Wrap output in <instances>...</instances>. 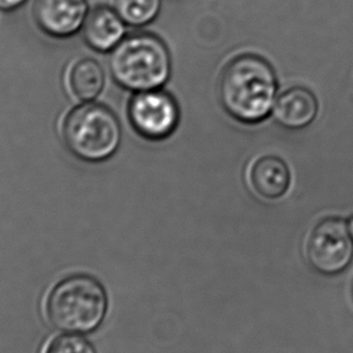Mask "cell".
Returning <instances> with one entry per match:
<instances>
[{
	"instance_id": "5b68a950",
	"label": "cell",
	"mask_w": 353,
	"mask_h": 353,
	"mask_svg": "<svg viewBox=\"0 0 353 353\" xmlns=\"http://www.w3.org/2000/svg\"><path fill=\"white\" fill-rule=\"evenodd\" d=\"M133 130L148 141L171 137L181 121V109L176 99L162 88L134 92L128 108Z\"/></svg>"
},
{
	"instance_id": "6da1fadb",
	"label": "cell",
	"mask_w": 353,
	"mask_h": 353,
	"mask_svg": "<svg viewBox=\"0 0 353 353\" xmlns=\"http://www.w3.org/2000/svg\"><path fill=\"white\" fill-rule=\"evenodd\" d=\"M279 83L275 69L258 54L236 56L219 78L218 94L231 118L247 125L264 121L275 107Z\"/></svg>"
},
{
	"instance_id": "ba28073f",
	"label": "cell",
	"mask_w": 353,
	"mask_h": 353,
	"mask_svg": "<svg viewBox=\"0 0 353 353\" xmlns=\"http://www.w3.org/2000/svg\"><path fill=\"white\" fill-rule=\"evenodd\" d=\"M81 30L83 40L91 49L110 52L126 37V23L114 8L96 6L88 12Z\"/></svg>"
},
{
	"instance_id": "277c9868",
	"label": "cell",
	"mask_w": 353,
	"mask_h": 353,
	"mask_svg": "<svg viewBox=\"0 0 353 353\" xmlns=\"http://www.w3.org/2000/svg\"><path fill=\"white\" fill-rule=\"evenodd\" d=\"M121 125L105 105L86 102L72 109L62 123V138L74 157L86 162H102L118 152Z\"/></svg>"
},
{
	"instance_id": "3957f363",
	"label": "cell",
	"mask_w": 353,
	"mask_h": 353,
	"mask_svg": "<svg viewBox=\"0 0 353 353\" xmlns=\"http://www.w3.org/2000/svg\"><path fill=\"white\" fill-rule=\"evenodd\" d=\"M103 285L88 275H70L51 290L45 311L50 323L63 333L88 334L103 323L108 312Z\"/></svg>"
},
{
	"instance_id": "52a82bcc",
	"label": "cell",
	"mask_w": 353,
	"mask_h": 353,
	"mask_svg": "<svg viewBox=\"0 0 353 353\" xmlns=\"http://www.w3.org/2000/svg\"><path fill=\"white\" fill-rule=\"evenodd\" d=\"M90 9L88 0H35L33 17L44 33L69 38L83 30Z\"/></svg>"
},
{
	"instance_id": "7a4b0ae2",
	"label": "cell",
	"mask_w": 353,
	"mask_h": 353,
	"mask_svg": "<svg viewBox=\"0 0 353 353\" xmlns=\"http://www.w3.org/2000/svg\"><path fill=\"white\" fill-rule=\"evenodd\" d=\"M109 68L115 83L128 91L162 88L171 78V52L160 37L138 32L110 51Z\"/></svg>"
},
{
	"instance_id": "7c38bea8",
	"label": "cell",
	"mask_w": 353,
	"mask_h": 353,
	"mask_svg": "<svg viewBox=\"0 0 353 353\" xmlns=\"http://www.w3.org/2000/svg\"><path fill=\"white\" fill-rule=\"evenodd\" d=\"M162 0H113V8L126 25L144 27L161 11Z\"/></svg>"
},
{
	"instance_id": "9c48e42d",
	"label": "cell",
	"mask_w": 353,
	"mask_h": 353,
	"mask_svg": "<svg viewBox=\"0 0 353 353\" xmlns=\"http://www.w3.org/2000/svg\"><path fill=\"white\" fill-rule=\"evenodd\" d=\"M319 113V102L309 88L294 86L276 99L274 118L282 128L301 130L314 123Z\"/></svg>"
},
{
	"instance_id": "9a60e30c",
	"label": "cell",
	"mask_w": 353,
	"mask_h": 353,
	"mask_svg": "<svg viewBox=\"0 0 353 353\" xmlns=\"http://www.w3.org/2000/svg\"><path fill=\"white\" fill-rule=\"evenodd\" d=\"M347 226L348 231H350V235H351V237H352L353 240V216L351 218V219H350V221H348Z\"/></svg>"
},
{
	"instance_id": "8992f818",
	"label": "cell",
	"mask_w": 353,
	"mask_h": 353,
	"mask_svg": "<svg viewBox=\"0 0 353 353\" xmlns=\"http://www.w3.org/2000/svg\"><path fill=\"white\" fill-rule=\"evenodd\" d=\"M306 258L322 275H338L346 270L353 258V240L347 223L340 218L319 221L307 239Z\"/></svg>"
},
{
	"instance_id": "30bf717a",
	"label": "cell",
	"mask_w": 353,
	"mask_h": 353,
	"mask_svg": "<svg viewBox=\"0 0 353 353\" xmlns=\"http://www.w3.org/2000/svg\"><path fill=\"white\" fill-rule=\"evenodd\" d=\"M250 181L260 196L276 200L285 195L290 189V168L280 157L265 155L250 167Z\"/></svg>"
},
{
	"instance_id": "5bb4252c",
	"label": "cell",
	"mask_w": 353,
	"mask_h": 353,
	"mask_svg": "<svg viewBox=\"0 0 353 353\" xmlns=\"http://www.w3.org/2000/svg\"><path fill=\"white\" fill-rule=\"evenodd\" d=\"M27 0H0V10L11 11L20 8Z\"/></svg>"
},
{
	"instance_id": "8fae6325",
	"label": "cell",
	"mask_w": 353,
	"mask_h": 353,
	"mask_svg": "<svg viewBox=\"0 0 353 353\" xmlns=\"http://www.w3.org/2000/svg\"><path fill=\"white\" fill-rule=\"evenodd\" d=\"M67 83L74 99L81 103L94 102L103 91L105 73L96 59L81 57L69 67Z\"/></svg>"
},
{
	"instance_id": "4fadbf2b",
	"label": "cell",
	"mask_w": 353,
	"mask_h": 353,
	"mask_svg": "<svg viewBox=\"0 0 353 353\" xmlns=\"http://www.w3.org/2000/svg\"><path fill=\"white\" fill-rule=\"evenodd\" d=\"M45 353H97L94 345L79 334H63L50 341Z\"/></svg>"
}]
</instances>
